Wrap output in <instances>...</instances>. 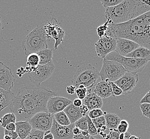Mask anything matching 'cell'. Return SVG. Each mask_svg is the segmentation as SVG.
Instances as JSON below:
<instances>
[{
	"instance_id": "obj_12",
	"label": "cell",
	"mask_w": 150,
	"mask_h": 139,
	"mask_svg": "<svg viewBox=\"0 0 150 139\" xmlns=\"http://www.w3.org/2000/svg\"><path fill=\"white\" fill-rule=\"evenodd\" d=\"M15 80L11 69L0 62V88L12 91Z\"/></svg>"
},
{
	"instance_id": "obj_54",
	"label": "cell",
	"mask_w": 150,
	"mask_h": 139,
	"mask_svg": "<svg viewBox=\"0 0 150 139\" xmlns=\"http://www.w3.org/2000/svg\"><path fill=\"white\" fill-rule=\"evenodd\" d=\"M129 139H141V138H138L135 135H131V136L129 138Z\"/></svg>"
},
{
	"instance_id": "obj_37",
	"label": "cell",
	"mask_w": 150,
	"mask_h": 139,
	"mask_svg": "<svg viewBox=\"0 0 150 139\" xmlns=\"http://www.w3.org/2000/svg\"><path fill=\"white\" fill-rule=\"evenodd\" d=\"M87 91H88V89L87 88L85 87L83 88H77L76 89L75 93H76L78 99L81 100H83L87 96Z\"/></svg>"
},
{
	"instance_id": "obj_26",
	"label": "cell",
	"mask_w": 150,
	"mask_h": 139,
	"mask_svg": "<svg viewBox=\"0 0 150 139\" xmlns=\"http://www.w3.org/2000/svg\"><path fill=\"white\" fill-rule=\"evenodd\" d=\"M91 120L97 129L98 134L104 132L107 129L106 126V121L104 116H103L98 118L93 119Z\"/></svg>"
},
{
	"instance_id": "obj_5",
	"label": "cell",
	"mask_w": 150,
	"mask_h": 139,
	"mask_svg": "<svg viewBox=\"0 0 150 139\" xmlns=\"http://www.w3.org/2000/svg\"><path fill=\"white\" fill-rule=\"evenodd\" d=\"M99 72L91 64H87L79 67L76 70L72 80L73 86L78 88L82 85L87 89L93 87L99 78Z\"/></svg>"
},
{
	"instance_id": "obj_11",
	"label": "cell",
	"mask_w": 150,
	"mask_h": 139,
	"mask_svg": "<svg viewBox=\"0 0 150 139\" xmlns=\"http://www.w3.org/2000/svg\"><path fill=\"white\" fill-rule=\"evenodd\" d=\"M47 39L52 38L55 40L54 47L57 50L58 47L61 45L63 41L65 32L63 28L57 24L53 22H49L43 27Z\"/></svg>"
},
{
	"instance_id": "obj_23",
	"label": "cell",
	"mask_w": 150,
	"mask_h": 139,
	"mask_svg": "<svg viewBox=\"0 0 150 139\" xmlns=\"http://www.w3.org/2000/svg\"><path fill=\"white\" fill-rule=\"evenodd\" d=\"M39 57V65H44L51 62L52 59V49H45L36 53Z\"/></svg>"
},
{
	"instance_id": "obj_27",
	"label": "cell",
	"mask_w": 150,
	"mask_h": 139,
	"mask_svg": "<svg viewBox=\"0 0 150 139\" xmlns=\"http://www.w3.org/2000/svg\"><path fill=\"white\" fill-rule=\"evenodd\" d=\"M16 117L14 113L12 112L6 113L4 115L2 118L0 119V124L1 127L6 128L7 125L13 123H16Z\"/></svg>"
},
{
	"instance_id": "obj_28",
	"label": "cell",
	"mask_w": 150,
	"mask_h": 139,
	"mask_svg": "<svg viewBox=\"0 0 150 139\" xmlns=\"http://www.w3.org/2000/svg\"><path fill=\"white\" fill-rule=\"evenodd\" d=\"M136 74L137 73L127 72L121 78L118 79L117 81L114 82V83L121 88L123 87V85L126 84L127 82H129V80L132 79Z\"/></svg>"
},
{
	"instance_id": "obj_32",
	"label": "cell",
	"mask_w": 150,
	"mask_h": 139,
	"mask_svg": "<svg viewBox=\"0 0 150 139\" xmlns=\"http://www.w3.org/2000/svg\"><path fill=\"white\" fill-rule=\"evenodd\" d=\"M74 125L81 130H88V123L85 117H82L75 122Z\"/></svg>"
},
{
	"instance_id": "obj_45",
	"label": "cell",
	"mask_w": 150,
	"mask_h": 139,
	"mask_svg": "<svg viewBox=\"0 0 150 139\" xmlns=\"http://www.w3.org/2000/svg\"><path fill=\"white\" fill-rule=\"evenodd\" d=\"M5 129L9 131H12V132H15L16 129V126L15 123H10L6 125Z\"/></svg>"
},
{
	"instance_id": "obj_42",
	"label": "cell",
	"mask_w": 150,
	"mask_h": 139,
	"mask_svg": "<svg viewBox=\"0 0 150 139\" xmlns=\"http://www.w3.org/2000/svg\"><path fill=\"white\" fill-rule=\"evenodd\" d=\"M79 110H80V112L81 113L82 117H85L86 116H87L88 115L87 114L88 112V111H89V109L88 108L87 106H85L83 104L80 107H79Z\"/></svg>"
},
{
	"instance_id": "obj_35",
	"label": "cell",
	"mask_w": 150,
	"mask_h": 139,
	"mask_svg": "<svg viewBox=\"0 0 150 139\" xmlns=\"http://www.w3.org/2000/svg\"><path fill=\"white\" fill-rule=\"evenodd\" d=\"M88 115L90 119H93L104 116V113L101 109H95L89 111Z\"/></svg>"
},
{
	"instance_id": "obj_49",
	"label": "cell",
	"mask_w": 150,
	"mask_h": 139,
	"mask_svg": "<svg viewBox=\"0 0 150 139\" xmlns=\"http://www.w3.org/2000/svg\"><path fill=\"white\" fill-rule=\"evenodd\" d=\"M90 136H85L82 135L81 134L76 136H74L73 139H89Z\"/></svg>"
},
{
	"instance_id": "obj_8",
	"label": "cell",
	"mask_w": 150,
	"mask_h": 139,
	"mask_svg": "<svg viewBox=\"0 0 150 139\" xmlns=\"http://www.w3.org/2000/svg\"><path fill=\"white\" fill-rule=\"evenodd\" d=\"M54 69L55 67L52 61L44 65H39L35 71L30 73L29 79L36 86L40 87L42 83L51 77L54 72Z\"/></svg>"
},
{
	"instance_id": "obj_4",
	"label": "cell",
	"mask_w": 150,
	"mask_h": 139,
	"mask_svg": "<svg viewBox=\"0 0 150 139\" xmlns=\"http://www.w3.org/2000/svg\"><path fill=\"white\" fill-rule=\"evenodd\" d=\"M134 0H123L116 6L107 8L105 16L112 23L118 24L126 23L133 19Z\"/></svg>"
},
{
	"instance_id": "obj_36",
	"label": "cell",
	"mask_w": 150,
	"mask_h": 139,
	"mask_svg": "<svg viewBox=\"0 0 150 139\" xmlns=\"http://www.w3.org/2000/svg\"><path fill=\"white\" fill-rule=\"evenodd\" d=\"M140 109L143 115L145 117L150 119V103H142L140 105Z\"/></svg>"
},
{
	"instance_id": "obj_20",
	"label": "cell",
	"mask_w": 150,
	"mask_h": 139,
	"mask_svg": "<svg viewBox=\"0 0 150 139\" xmlns=\"http://www.w3.org/2000/svg\"><path fill=\"white\" fill-rule=\"evenodd\" d=\"M63 111L68 117L71 124H74L79 119L82 117V116L80 112L79 108L74 106L73 103L66 107Z\"/></svg>"
},
{
	"instance_id": "obj_25",
	"label": "cell",
	"mask_w": 150,
	"mask_h": 139,
	"mask_svg": "<svg viewBox=\"0 0 150 139\" xmlns=\"http://www.w3.org/2000/svg\"><path fill=\"white\" fill-rule=\"evenodd\" d=\"M54 119L57 123L61 126H67L71 124L68 117L63 111L54 114Z\"/></svg>"
},
{
	"instance_id": "obj_18",
	"label": "cell",
	"mask_w": 150,
	"mask_h": 139,
	"mask_svg": "<svg viewBox=\"0 0 150 139\" xmlns=\"http://www.w3.org/2000/svg\"><path fill=\"white\" fill-rule=\"evenodd\" d=\"M16 132L18 134L20 139H26L29 135L32 127L28 121H19L16 122Z\"/></svg>"
},
{
	"instance_id": "obj_9",
	"label": "cell",
	"mask_w": 150,
	"mask_h": 139,
	"mask_svg": "<svg viewBox=\"0 0 150 139\" xmlns=\"http://www.w3.org/2000/svg\"><path fill=\"white\" fill-rule=\"evenodd\" d=\"M54 118V115L47 112H40L30 118L28 122L33 129L45 132L51 130Z\"/></svg>"
},
{
	"instance_id": "obj_14",
	"label": "cell",
	"mask_w": 150,
	"mask_h": 139,
	"mask_svg": "<svg viewBox=\"0 0 150 139\" xmlns=\"http://www.w3.org/2000/svg\"><path fill=\"white\" fill-rule=\"evenodd\" d=\"M74 127V124H71L67 126H61L57 123L54 118L50 132L54 139H73L74 135L72 133V130Z\"/></svg>"
},
{
	"instance_id": "obj_52",
	"label": "cell",
	"mask_w": 150,
	"mask_h": 139,
	"mask_svg": "<svg viewBox=\"0 0 150 139\" xmlns=\"http://www.w3.org/2000/svg\"><path fill=\"white\" fill-rule=\"evenodd\" d=\"M101 137H102V136H99V135H96V136H90V139H102V138H101Z\"/></svg>"
},
{
	"instance_id": "obj_1",
	"label": "cell",
	"mask_w": 150,
	"mask_h": 139,
	"mask_svg": "<svg viewBox=\"0 0 150 139\" xmlns=\"http://www.w3.org/2000/svg\"><path fill=\"white\" fill-rule=\"evenodd\" d=\"M55 96L52 91L37 86H24L19 88L9 108L16 117V121H28L40 112H47V103Z\"/></svg>"
},
{
	"instance_id": "obj_50",
	"label": "cell",
	"mask_w": 150,
	"mask_h": 139,
	"mask_svg": "<svg viewBox=\"0 0 150 139\" xmlns=\"http://www.w3.org/2000/svg\"><path fill=\"white\" fill-rule=\"evenodd\" d=\"M81 134L82 135H83V136H90V135H89V132H88V130H81Z\"/></svg>"
},
{
	"instance_id": "obj_2",
	"label": "cell",
	"mask_w": 150,
	"mask_h": 139,
	"mask_svg": "<svg viewBox=\"0 0 150 139\" xmlns=\"http://www.w3.org/2000/svg\"><path fill=\"white\" fill-rule=\"evenodd\" d=\"M105 35L130 40L150 50V11L124 23L110 24Z\"/></svg>"
},
{
	"instance_id": "obj_21",
	"label": "cell",
	"mask_w": 150,
	"mask_h": 139,
	"mask_svg": "<svg viewBox=\"0 0 150 139\" xmlns=\"http://www.w3.org/2000/svg\"><path fill=\"white\" fill-rule=\"evenodd\" d=\"M126 57L136 59L145 60L149 62L150 61V50L140 46L134 51L127 55Z\"/></svg>"
},
{
	"instance_id": "obj_53",
	"label": "cell",
	"mask_w": 150,
	"mask_h": 139,
	"mask_svg": "<svg viewBox=\"0 0 150 139\" xmlns=\"http://www.w3.org/2000/svg\"><path fill=\"white\" fill-rule=\"evenodd\" d=\"M125 139V134L124 133H120L119 134V139Z\"/></svg>"
},
{
	"instance_id": "obj_34",
	"label": "cell",
	"mask_w": 150,
	"mask_h": 139,
	"mask_svg": "<svg viewBox=\"0 0 150 139\" xmlns=\"http://www.w3.org/2000/svg\"><path fill=\"white\" fill-rule=\"evenodd\" d=\"M129 124L126 120H121L117 127V132L119 133H126L128 132Z\"/></svg>"
},
{
	"instance_id": "obj_15",
	"label": "cell",
	"mask_w": 150,
	"mask_h": 139,
	"mask_svg": "<svg viewBox=\"0 0 150 139\" xmlns=\"http://www.w3.org/2000/svg\"><path fill=\"white\" fill-rule=\"evenodd\" d=\"M140 45L134 41L123 38H117L115 52L119 54L126 57L127 55L134 51Z\"/></svg>"
},
{
	"instance_id": "obj_16",
	"label": "cell",
	"mask_w": 150,
	"mask_h": 139,
	"mask_svg": "<svg viewBox=\"0 0 150 139\" xmlns=\"http://www.w3.org/2000/svg\"><path fill=\"white\" fill-rule=\"evenodd\" d=\"M93 93L101 99H107L111 96H113L111 82L108 80H101L95 86Z\"/></svg>"
},
{
	"instance_id": "obj_39",
	"label": "cell",
	"mask_w": 150,
	"mask_h": 139,
	"mask_svg": "<svg viewBox=\"0 0 150 139\" xmlns=\"http://www.w3.org/2000/svg\"><path fill=\"white\" fill-rule=\"evenodd\" d=\"M111 23H112L110 19H108L107 21L105 23V24L102 25L100 26H99V27L97 28V32H99V31H102V32H106L108 29V25Z\"/></svg>"
},
{
	"instance_id": "obj_19",
	"label": "cell",
	"mask_w": 150,
	"mask_h": 139,
	"mask_svg": "<svg viewBox=\"0 0 150 139\" xmlns=\"http://www.w3.org/2000/svg\"><path fill=\"white\" fill-rule=\"evenodd\" d=\"M104 113L106 128L111 131L117 132V127L121 121L120 117L117 115L112 113Z\"/></svg>"
},
{
	"instance_id": "obj_17",
	"label": "cell",
	"mask_w": 150,
	"mask_h": 139,
	"mask_svg": "<svg viewBox=\"0 0 150 139\" xmlns=\"http://www.w3.org/2000/svg\"><path fill=\"white\" fill-rule=\"evenodd\" d=\"M83 104L87 106L89 110L90 111L93 109H101L103 103L102 99L94 93L90 88L89 90L88 89L87 96L83 100Z\"/></svg>"
},
{
	"instance_id": "obj_38",
	"label": "cell",
	"mask_w": 150,
	"mask_h": 139,
	"mask_svg": "<svg viewBox=\"0 0 150 139\" xmlns=\"http://www.w3.org/2000/svg\"><path fill=\"white\" fill-rule=\"evenodd\" d=\"M112 88V92L113 96H120L121 95L123 94V91H122L121 88L117 86V85L115 84L114 82H111Z\"/></svg>"
},
{
	"instance_id": "obj_48",
	"label": "cell",
	"mask_w": 150,
	"mask_h": 139,
	"mask_svg": "<svg viewBox=\"0 0 150 139\" xmlns=\"http://www.w3.org/2000/svg\"><path fill=\"white\" fill-rule=\"evenodd\" d=\"M81 130L79 129L78 127H74L73 128V130H72V133L73 134L74 136H76V135H78L79 134H81Z\"/></svg>"
},
{
	"instance_id": "obj_40",
	"label": "cell",
	"mask_w": 150,
	"mask_h": 139,
	"mask_svg": "<svg viewBox=\"0 0 150 139\" xmlns=\"http://www.w3.org/2000/svg\"><path fill=\"white\" fill-rule=\"evenodd\" d=\"M120 133L116 131H110L108 135H106L104 139H119Z\"/></svg>"
},
{
	"instance_id": "obj_44",
	"label": "cell",
	"mask_w": 150,
	"mask_h": 139,
	"mask_svg": "<svg viewBox=\"0 0 150 139\" xmlns=\"http://www.w3.org/2000/svg\"><path fill=\"white\" fill-rule=\"evenodd\" d=\"M76 87L73 86V85H71L66 88V91L67 93L69 95H73L75 93Z\"/></svg>"
},
{
	"instance_id": "obj_51",
	"label": "cell",
	"mask_w": 150,
	"mask_h": 139,
	"mask_svg": "<svg viewBox=\"0 0 150 139\" xmlns=\"http://www.w3.org/2000/svg\"><path fill=\"white\" fill-rule=\"evenodd\" d=\"M131 135H132L131 134L128 132H127L126 133H125V139H129Z\"/></svg>"
},
{
	"instance_id": "obj_41",
	"label": "cell",
	"mask_w": 150,
	"mask_h": 139,
	"mask_svg": "<svg viewBox=\"0 0 150 139\" xmlns=\"http://www.w3.org/2000/svg\"><path fill=\"white\" fill-rule=\"evenodd\" d=\"M4 135H8L10 136L11 139H18L19 136H18V134L16 132H12V131H9L4 129Z\"/></svg>"
},
{
	"instance_id": "obj_46",
	"label": "cell",
	"mask_w": 150,
	"mask_h": 139,
	"mask_svg": "<svg viewBox=\"0 0 150 139\" xmlns=\"http://www.w3.org/2000/svg\"><path fill=\"white\" fill-rule=\"evenodd\" d=\"M43 139H54L52 134L51 133L50 130H48L45 132Z\"/></svg>"
},
{
	"instance_id": "obj_55",
	"label": "cell",
	"mask_w": 150,
	"mask_h": 139,
	"mask_svg": "<svg viewBox=\"0 0 150 139\" xmlns=\"http://www.w3.org/2000/svg\"><path fill=\"white\" fill-rule=\"evenodd\" d=\"M2 19H1V17L0 16V31L2 30Z\"/></svg>"
},
{
	"instance_id": "obj_24",
	"label": "cell",
	"mask_w": 150,
	"mask_h": 139,
	"mask_svg": "<svg viewBox=\"0 0 150 139\" xmlns=\"http://www.w3.org/2000/svg\"><path fill=\"white\" fill-rule=\"evenodd\" d=\"M138 81L139 77L137 73L132 79H130L129 82H127L126 84L123 85V87L121 88V89L123 91V94L125 95L130 94L138 84Z\"/></svg>"
},
{
	"instance_id": "obj_13",
	"label": "cell",
	"mask_w": 150,
	"mask_h": 139,
	"mask_svg": "<svg viewBox=\"0 0 150 139\" xmlns=\"http://www.w3.org/2000/svg\"><path fill=\"white\" fill-rule=\"evenodd\" d=\"M72 103L71 100L64 97H51L47 103V112L54 115L58 112L63 111L66 107Z\"/></svg>"
},
{
	"instance_id": "obj_33",
	"label": "cell",
	"mask_w": 150,
	"mask_h": 139,
	"mask_svg": "<svg viewBox=\"0 0 150 139\" xmlns=\"http://www.w3.org/2000/svg\"><path fill=\"white\" fill-rule=\"evenodd\" d=\"M123 0H101L100 2L103 6L106 8L116 6L121 3Z\"/></svg>"
},
{
	"instance_id": "obj_56",
	"label": "cell",
	"mask_w": 150,
	"mask_h": 139,
	"mask_svg": "<svg viewBox=\"0 0 150 139\" xmlns=\"http://www.w3.org/2000/svg\"><path fill=\"white\" fill-rule=\"evenodd\" d=\"M149 93H150V91H149Z\"/></svg>"
},
{
	"instance_id": "obj_3",
	"label": "cell",
	"mask_w": 150,
	"mask_h": 139,
	"mask_svg": "<svg viewBox=\"0 0 150 139\" xmlns=\"http://www.w3.org/2000/svg\"><path fill=\"white\" fill-rule=\"evenodd\" d=\"M48 39L43 28L37 26L25 38L22 47L26 56L48 49Z\"/></svg>"
},
{
	"instance_id": "obj_29",
	"label": "cell",
	"mask_w": 150,
	"mask_h": 139,
	"mask_svg": "<svg viewBox=\"0 0 150 139\" xmlns=\"http://www.w3.org/2000/svg\"><path fill=\"white\" fill-rule=\"evenodd\" d=\"M39 57L36 53H33L27 56V64L28 67H36L39 65Z\"/></svg>"
},
{
	"instance_id": "obj_10",
	"label": "cell",
	"mask_w": 150,
	"mask_h": 139,
	"mask_svg": "<svg viewBox=\"0 0 150 139\" xmlns=\"http://www.w3.org/2000/svg\"><path fill=\"white\" fill-rule=\"evenodd\" d=\"M117 38L104 35L99 39L95 45L98 56L104 59L108 55L115 50Z\"/></svg>"
},
{
	"instance_id": "obj_43",
	"label": "cell",
	"mask_w": 150,
	"mask_h": 139,
	"mask_svg": "<svg viewBox=\"0 0 150 139\" xmlns=\"http://www.w3.org/2000/svg\"><path fill=\"white\" fill-rule=\"evenodd\" d=\"M141 104L142 103H150V93L148 92L145 95L140 101Z\"/></svg>"
},
{
	"instance_id": "obj_31",
	"label": "cell",
	"mask_w": 150,
	"mask_h": 139,
	"mask_svg": "<svg viewBox=\"0 0 150 139\" xmlns=\"http://www.w3.org/2000/svg\"><path fill=\"white\" fill-rule=\"evenodd\" d=\"M44 134L43 131L32 129L26 139H43Z\"/></svg>"
},
{
	"instance_id": "obj_30",
	"label": "cell",
	"mask_w": 150,
	"mask_h": 139,
	"mask_svg": "<svg viewBox=\"0 0 150 139\" xmlns=\"http://www.w3.org/2000/svg\"><path fill=\"white\" fill-rule=\"evenodd\" d=\"M85 117L87 119V123H88V130L90 136H94L98 135L97 129L93 123L91 119H90L88 115L86 116Z\"/></svg>"
},
{
	"instance_id": "obj_7",
	"label": "cell",
	"mask_w": 150,
	"mask_h": 139,
	"mask_svg": "<svg viewBox=\"0 0 150 139\" xmlns=\"http://www.w3.org/2000/svg\"><path fill=\"white\" fill-rule=\"evenodd\" d=\"M126 72L123 66L117 62L104 60L102 67L99 71V77L102 80H108L111 82H114Z\"/></svg>"
},
{
	"instance_id": "obj_47",
	"label": "cell",
	"mask_w": 150,
	"mask_h": 139,
	"mask_svg": "<svg viewBox=\"0 0 150 139\" xmlns=\"http://www.w3.org/2000/svg\"><path fill=\"white\" fill-rule=\"evenodd\" d=\"M82 103L83 102H82V100L79 99H76L73 102V104H74V106H75L76 107H78V108L80 107L82 105Z\"/></svg>"
},
{
	"instance_id": "obj_22",
	"label": "cell",
	"mask_w": 150,
	"mask_h": 139,
	"mask_svg": "<svg viewBox=\"0 0 150 139\" xmlns=\"http://www.w3.org/2000/svg\"><path fill=\"white\" fill-rule=\"evenodd\" d=\"M15 95L12 91H8L0 88V112L10 106Z\"/></svg>"
},
{
	"instance_id": "obj_6",
	"label": "cell",
	"mask_w": 150,
	"mask_h": 139,
	"mask_svg": "<svg viewBox=\"0 0 150 139\" xmlns=\"http://www.w3.org/2000/svg\"><path fill=\"white\" fill-rule=\"evenodd\" d=\"M104 60L117 62L123 66L127 72L134 73L142 72L149 63V61L145 60L124 57L115 51L108 55Z\"/></svg>"
}]
</instances>
